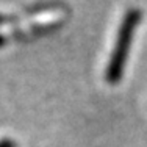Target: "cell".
Instances as JSON below:
<instances>
[{
	"instance_id": "6da1fadb",
	"label": "cell",
	"mask_w": 147,
	"mask_h": 147,
	"mask_svg": "<svg viewBox=\"0 0 147 147\" xmlns=\"http://www.w3.org/2000/svg\"><path fill=\"white\" fill-rule=\"evenodd\" d=\"M141 17L142 13L138 8H130L122 17V22L117 30L116 42H114L113 52H111L107 64V72H105V78L110 85H117L124 75L125 64L128 61V53H130L133 44V36H135L138 24L141 22Z\"/></svg>"
}]
</instances>
